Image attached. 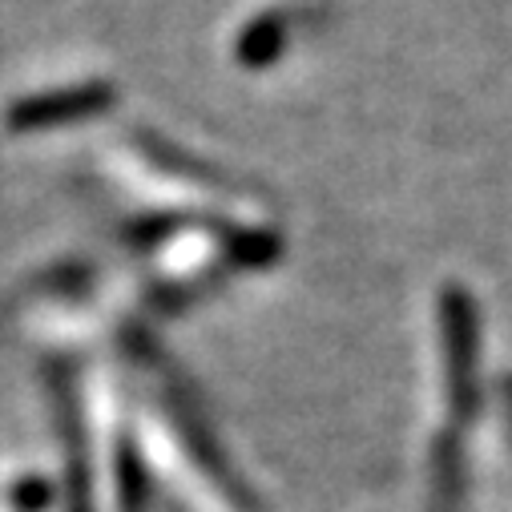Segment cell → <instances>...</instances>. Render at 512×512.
Wrapping results in <instances>:
<instances>
[{"mask_svg":"<svg viewBox=\"0 0 512 512\" xmlns=\"http://www.w3.org/2000/svg\"><path fill=\"white\" fill-rule=\"evenodd\" d=\"M440 335L448 367V400L456 420L468 424L480 412V327L468 291L456 283L440 291Z\"/></svg>","mask_w":512,"mask_h":512,"instance_id":"cell-1","label":"cell"},{"mask_svg":"<svg viewBox=\"0 0 512 512\" xmlns=\"http://www.w3.org/2000/svg\"><path fill=\"white\" fill-rule=\"evenodd\" d=\"M113 101H117V89L109 81H81V85H69V89L17 97L5 109V125L13 134H37V130H53V125L101 117V113L113 109Z\"/></svg>","mask_w":512,"mask_h":512,"instance_id":"cell-2","label":"cell"},{"mask_svg":"<svg viewBox=\"0 0 512 512\" xmlns=\"http://www.w3.org/2000/svg\"><path fill=\"white\" fill-rule=\"evenodd\" d=\"M287 45V25L279 13H267V17H254L246 29H242V41H238V61L242 65H267L283 53Z\"/></svg>","mask_w":512,"mask_h":512,"instance_id":"cell-3","label":"cell"},{"mask_svg":"<svg viewBox=\"0 0 512 512\" xmlns=\"http://www.w3.org/2000/svg\"><path fill=\"white\" fill-rule=\"evenodd\" d=\"M432 468H436V476H432V488H436L432 508L436 512H456V504H460V444H456V436H444L436 444Z\"/></svg>","mask_w":512,"mask_h":512,"instance_id":"cell-4","label":"cell"},{"mask_svg":"<svg viewBox=\"0 0 512 512\" xmlns=\"http://www.w3.org/2000/svg\"><path fill=\"white\" fill-rule=\"evenodd\" d=\"M500 396H504V412H508V436H512V375L500 379Z\"/></svg>","mask_w":512,"mask_h":512,"instance_id":"cell-5","label":"cell"}]
</instances>
